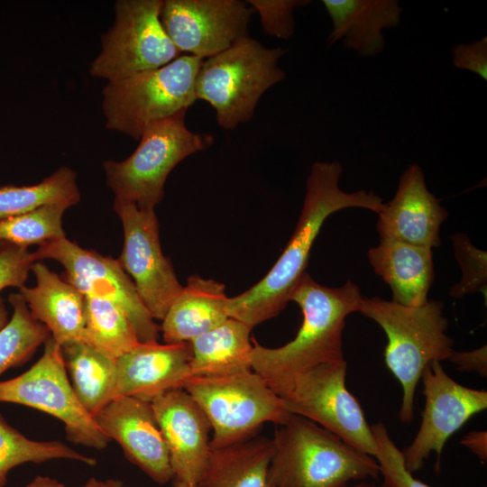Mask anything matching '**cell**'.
<instances>
[{
  "instance_id": "obj_1",
  "label": "cell",
  "mask_w": 487,
  "mask_h": 487,
  "mask_svg": "<svg viewBox=\"0 0 487 487\" xmlns=\"http://www.w3.org/2000/svg\"><path fill=\"white\" fill-rule=\"evenodd\" d=\"M343 165L339 161H316L306 182L301 212L283 252L269 271L246 291L228 298L227 314L252 329L277 315L290 301V294L306 272L313 244L326 219L345 208H363L379 214L382 198L364 189L344 191L339 185Z\"/></svg>"
},
{
  "instance_id": "obj_2",
  "label": "cell",
  "mask_w": 487,
  "mask_h": 487,
  "mask_svg": "<svg viewBox=\"0 0 487 487\" xmlns=\"http://www.w3.org/2000/svg\"><path fill=\"white\" fill-rule=\"evenodd\" d=\"M363 299L360 287L347 280L330 288L305 272L290 294L303 320L296 336L270 348L253 339L252 370L278 395L299 374L325 363L345 359L343 330L348 315L358 312Z\"/></svg>"
},
{
  "instance_id": "obj_3",
  "label": "cell",
  "mask_w": 487,
  "mask_h": 487,
  "mask_svg": "<svg viewBox=\"0 0 487 487\" xmlns=\"http://www.w3.org/2000/svg\"><path fill=\"white\" fill-rule=\"evenodd\" d=\"M444 304L427 300L408 307L378 297L363 299L358 312L376 322L387 336L384 362L402 389L400 420L414 418V399L425 368L432 362L449 359L454 340L446 334L448 320Z\"/></svg>"
},
{
  "instance_id": "obj_4",
  "label": "cell",
  "mask_w": 487,
  "mask_h": 487,
  "mask_svg": "<svg viewBox=\"0 0 487 487\" xmlns=\"http://www.w3.org/2000/svg\"><path fill=\"white\" fill-rule=\"evenodd\" d=\"M271 440L270 477L277 487H344L379 479L374 457L303 417L291 415Z\"/></svg>"
},
{
  "instance_id": "obj_5",
  "label": "cell",
  "mask_w": 487,
  "mask_h": 487,
  "mask_svg": "<svg viewBox=\"0 0 487 487\" xmlns=\"http://www.w3.org/2000/svg\"><path fill=\"white\" fill-rule=\"evenodd\" d=\"M283 54L280 47L266 48L249 36L240 39L202 61L195 84L197 99L215 109L221 127L234 129L249 121L262 95L285 78L278 66Z\"/></svg>"
},
{
  "instance_id": "obj_6",
  "label": "cell",
  "mask_w": 487,
  "mask_h": 487,
  "mask_svg": "<svg viewBox=\"0 0 487 487\" xmlns=\"http://www.w3.org/2000/svg\"><path fill=\"white\" fill-rule=\"evenodd\" d=\"M185 115L183 111L150 122L128 158L104 161L106 183L115 198L154 208L163 198L165 181L174 167L212 144L210 134L188 129Z\"/></svg>"
},
{
  "instance_id": "obj_7",
  "label": "cell",
  "mask_w": 487,
  "mask_h": 487,
  "mask_svg": "<svg viewBox=\"0 0 487 487\" xmlns=\"http://www.w3.org/2000/svg\"><path fill=\"white\" fill-rule=\"evenodd\" d=\"M203 60L189 54L152 70L107 82L102 109L106 127L139 140L145 125L188 110Z\"/></svg>"
},
{
  "instance_id": "obj_8",
  "label": "cell",
  "mask_w": 487,
  "mask_h": 487,
  "mask_svg": "<svg viewBox=\"0 0 487 487\" xmlns=\"http://www.w3.org/2000/svg\"><path fill=\"white\" fill-rule=\"evenodd\" d=\"M183 389L211 425L212 449L252 437L265 423L281 425L292 415L253 370L222 377L191 376Z\"/></svg>"
},
{
  "instance_id": "obj_9",
  "label": "cell",
  "mask_w": 487,
  "mask_h": 487,
  "mask_svg": "<svg viewBox=\"0 0 487 487\" xmlns=\"http://www.w3.org/2000/svg\"><path fill=\"white\" fill-rule=\"evenodd\" d=\"M162 0H118L115 21L101 36V51L89 72L107 82L161 68L179 56L160 14Z\"/></svg>"
},
{
  "instance_id": "obj_10",
  "label": "cell",
  "mask_w": 487,
  "mask_h": 487,
  "mask_svg": "<svg viewBox=\"0 0 487 487\" xmlns=\"http://www.w3.org/2000/svg\"><path fill=\"white\" fill-rule=\"evenodd\" d=\"M345 359L315 366L292 379L278 394L288 410L334 433L374 457L376 443L363 409L346 387Z\"/></svg>"
},
{
  "instance_id": "obj_11",
  "label": "cell",
  "mask_w": 487,
  "mask_h": 487,
  "mask_svg": "<svg viewBox=\"0 0 487 487\" xmlns=\"http://www.w3.org/2000/svg\"><path fill=\"white\" fill-rule=\"evenodd\" d=\"M41 358L21 375L0 381V402L24 405L63 422L68 440L104 449L110 439L81 405L69 379L61 346L50 335Z\"/></svg>"
},
{
  "instance_id": "obj_12",
  "label": "cell",
  "mask_w": 487,
  "mask_h": 487,
  "mask_svg": "<svg viewBox=\"0 0 487 487\" xmlns=\"http://www.w3.org/2000/svg\"><path fill=\"white\" fill-rule=\"evenodd\" d=\"M35 261L51 259L65 269V280L85 297H97L120 306L141 343L158 342L161 326L142 303L118 260L80 247L66 237L48 241L33 253Z\"/></svg>"
},
{
  "instance_id": "obj_13",
  "label": "cell",
  "mask_w": 487,
  "mask_h": 487,
  "mask_svg": "<svg viewBox=\"0 0 487 487\" xmlns=\"http://www.w3.org/2000/svg\"><path fill=\"white\" fill-rule=\"evenodd\" d=\"M114 209L124 229V247L118 260L153 319L162 320L183 286L162 253L154 208L115 198Z\"/></svg>"
},
{
  "instance_id": "obj_14",
  "label": "cell",
  "mask_w": 487,
  "mask_h": 487,
  "mask_svg": "<svg viewBox=\"0 0 487 487\" xmlns=\"http://www.w3.org/2000/svg\"><path fill=\"white\" fill-rule=\"evenodd\" d=\"M421 380L425 407L420 427L403 454L406 468L420 470L432 452L437 455V467L446 443L473 416L487 408V391L465 387L452 379L441 363L432 362Z\"/></svg>"
},
{
  "instance_id": "obj_15",
  "label": "cell",
  "mask_w": 487,
  "mask_h": 487,
  "mask_svg": "<svg viewBox=\"0 0 487 487\" xmlns=\"http://www.w3.org/2000/svg\"><path fill=\"white\" fill-rule=\"evenodd\" d=\"M253 12L239 0H165L160 19L179 52L203 60L247 37Z\"/></svg>"
},
{
  "instance_id": "obj_16",
  "label": "cell",
  "mask_w": 487,
  "mask_h": 487,
  "mask_svg": "<svg viewBox=\"0 0 487 487\" xmlns=\"http://www.w3.org/2000/svg\"><path fill=\"white\" fill-rule=\"evenodd\" d=\"M92 418L110 440L121 446L126 458L156 483L166 484L174 478L169 450L150 401L118 396Z\"/></svg>"
},
{
  "instance_id": "obj_17",
  "label": "cell",
  "mask_w": 487,
  "mask_h": 487,
  "mask_svg": "<svg viewBox=\"0 0 487 487\" xmlns=\"http://www.w3.org/2000/svg\"><path fill=\"white\" fill-rule=\"evenodd\" d=\"M167 445L175 482L197 485L211 453V425L183 389L166 391L151 401Z\"/></svg>"
},
{
  "instance_id": "obj_18",
  "label": "cell",
  "mask_w": 487,
  "mask_h": 487,
  "mask_svg": "<svg viewBox=\"0 0 487 487\" xmlns=\"http://www.w3.org/2000/svg\"><path fill=\"white\" fill-rule=\"evenodd\" d=\"M447 210L427 188L418 163L409 164L400 176L393 198L378 214L376 230L381 240L435 248L441 245L440 227Z\"/></svg>"
},
{
  "instance_id": "obj_19",
  "label": "cell",
  "mask_w": 487,
  "mask_h": 487,
  "mask_svg": "<svg viewBox=\"0 0 487 487\" xmlns=\"http://www.w3.org/2000/svg\"><path fill=\"white\" fill-rule=\"evenodd\" d=\"M190 359L189 343H140L116 360L114 398L131 396L151 402L166 391L183 388L192 376Z\"/></svg>"
},
{
  "instance_id": "obj_20",
  "label": "cell",
  "mask_w": 487,
  "mask_h": 487,
  "mask_svg": "<svg viewBox=\"0 0 487 487\" xmlns=\"http://www.w3.org/2000/svg\"><path fill=\"white\" fill-rule=\"evenodd\" d=\"M32 271L36 285L19 289L32 316L60 346L69 342L85 343V296L41 262H34Z\"/></svg>"
},
{
  "instance_id": "obj_21",
  "label": "cell",
  "mask_w": 487,
  "mask_h": 487,
  "mask_svg": "<svg viewBox=\"0 0 487 487\" xmlns=\"http://www.w3.org/2000/svg\"><path fill=\"white\" fill-rule=\"evenodd\" d=\"M331 22L327 42L337 41L359 56L371 58L385 49L383 31L399 26L402 6L398 0H322Z\"/></svg>"
},
{
  "instance_id": "obj_22",
  "label": "cell",
  "mask_w": 487,
  "mask_h": 487,
  "mask_svg": "<svg viewBox=\"0 0 487 487\" xmlns=\"http://www.w3.org/2000/svg\"><path fill=\"white\" fill-rule=\"evenodd\" d=\"M432 250L381 239L369 249V263L390 286L391 301L408 307H419L427 302L428 291L435 280Z\"/></svg>"
},
{
  "instance_id": "obj_23",
  "label": "cell",
  "mask_w": 487,
  "mask_h": 487,
  "mask_svg": "<svg viewBox=\"0 0 487 487\" xmlns=\"http://www.w3.org/2000/svg\"><path fill=\"white\" fill-rule=\"evenodd\" d=\"M228 298L225 285L192 275L162 319L165 344L189 343L225 322Z\"/></svg>"
},
{
  "instance_id": "obj_24",
  "label": "cell",
  "mask_w": 487,
  "mask_h": 487,
  "mask_svg": "<svg viewBox=\"0 0 487 487\" xmlns=\"http://www.w3.org/2000/svg\"><path fill=\"white\" fill-rule=\"evenodd\" d=\"M271 438L255 435L211 450L196 487H277L270 477Z\"/></svg>"
},
{
  "instance_id": "obj_25",
  "label": "cell",
  "mask_w": 487,
  "mask_h": 487,
  "mask_svg": "<svg viewBox=\"0 0 487 487\" xmlns=\"http://www.w3.org/2000/svg\"><path fill=\"white\" fill-rule=\"evenodd\" d=\"M252 328L228 317L189 342L192 376L222 377L252 371Z\"/></svg>"
},
{
  "instance_id": "obj_26",
  "label": "cell",
  "mask_w": 487,
  "mask_h": 487,
  "mask_svg": "<svg viewBox=\"0 0 487 487\" xmlns=\"http://www.w3.org/2000/svg\"><path fill=\"white\" fill-rule=\"evenodd\" d=\"M61 351L76 396L87 413L94 416L114 398L116 360L83 342L66 343Z\"/></svg>"
},
{
  "instance_id": "obj_27",
  "label": "cell",
  "mask_w": 487,
  "mask_h": 487,
  "mask_svg": "<svg viewBox=\"0 0 487 487\" xmlns=\"http://www.w3.org/2000/svg\"><path fill=\"white\" fill-rule=\"evenodd\" d=\"M85 343L117 360L141 342L124 309L113 301L85 297Z\"/></svg>"
},
{
  "instance_id": "obj_28",
  "label": "cell",
  "mask_w": 487,
  "mask_h": 487,
  "mask_svg": "<svg viewBox=\"0 0 487 487\" xmlns=\"http://www.w3.org/2000/svg\"><path fill=\"white\" fill-rule=\"evenodd\" d=\"M80 201L77 173L62 166L40 183L31 186L13 184L0 188V220H4L47 204H63L69 207Z\"/></svg>"
},
{
  "instance_id": "obj_29",
  "label": "cell",
  "mask_w": 487,
  "mask_h": 487,
  "mask_svg": "<svg viewBox=\"0 0 487 487\" xmlns=\"http://www.w3.org/2000/svg\"><path fill=\"white\" fill-rule=\"evenodd\" d=\"M60 458L76 460L90 466L97 463L95 458L60 441L32 440L11 427L0 414V487L5 486L8 473L17 465Z\"/></svg>"
},
{
  "instance_id": "obj_30",
  "label": "cell",
  "mask_w": 487,
  "mask_h": 487,
  "mask_svg": "<svg viewBox=\"0 0 487 487\" xmlns=\"http://www.w3.org/2000/svg\"><path fill=\"white\" fill-rule=\"evenodd\" d=\"M9 302L14 312L0 329V375L27 362L51 335L48 328L32 316L20 293L11 294Z\"/></svg>"
},
{
  "instance_id": "obj_31",
  "label": "cell",
  "mask_w": 487,
  "mask_h": 487,
  "mask_svg": "<svg viewBox=\"0 0 487 487\" xmlns=\"http://www.w3.org/2000/svg\"><path fill=\"white\" fill-rule=\"evenodd\" d=\"M63 204H47L33 210L0 220V243L28 248L66 237L62 226Z\"/></svg>"
},
{
  "instance_id": "obj_32",
  "label": "cell",
  "mask_w": 487,
  "mask_h": 487,
  "mask_svg": "<svg viewBox=\"0 0 487 487\" xmlns=\"http://www.w3.org/2000/svg\"><path fill=\"white\" fill-rule=\"evenodd\" d=\"M454 254L458 262L462 277L452 286L449 295L460 299L465 295L481 292L486 299L487 253L474 246L468 235L456 233L451 235Z\"/></svg>"
},
{
  "instance_id": "obj_33",
  "label": "cell",
  "mask_w": 487,
  "mask_h": 487,
  "mask_svg": "<svg viewBox=\"0 0 487 487\" xmlns=\"http://www.w3.org/2000/svg\"><path fill=\"white\" fill-rule=\"evenodd\" d=\"M371 427L376 443L374 458L383 482L391 487H429L406 468L402 451L391 437L386 426L377 422Z\"/></svg>"
},
{
  "instance_id": "obj_34",
  "label": "cell",
  "mask_w": 487,
  "mask_h": 487,
  "mask_svg": "<svg viewBox=\"0 0 487 487\" xmlns=\"http://www.w3.org/2000/svg\"><path fill=\"white\" fill-rule=\"evenodd\" d=\"M256 11L264 32L270 36L288 40L295 32L294 10L310 4L308 0H249Z\"/></svg>"
},
{
  "instance_id": "obj_35",
  "label": "cell",
  "mask_w": 487,
  "mask_h": 487,
  "mask_svg": "<svg viewBox=\"0 0 487 487\" xmlns=\"http://www.w3.org/2000/svg\"><path fill=\"white\" fill-rule=\"evenodd\" d=\"M34 262L33 253L28 248L0 243V291L24 286Z\"/></svg>"
},
{
  "instance_id": "obj_36",
  "label": "cell",
  "mask_w": 487,
  "mask_h": 487,
  "mask_svg": "<svg viewBox=\"0 0 487 487\" xmlns=\"http://www.w3.org/2000/svg\"><path fill=\"white\" fill-rule=\"evenodd\" d=\"M452 64L458 69L468 70L487 81V37L451 47Z\"/></svg>"
},
{
  "instance_id": "obj_37",
  "label": "cell",
  "mask_w": 487,
  "mask_h": 487,
  "mask_svg": "<svg viewBox=\"0 0 487 487\" xmlns=\"http://www.w3.org/2000/svg\"><path fill=\"white\" fill-rule=\"evenodd\" d=\"M448 361L458 371L475 372L482 377L487 376V346L484 345L471 351L454 350Z\"/></svg>"
},
{
  "instance_id": "obj_38",
  "label": "cell",
  "mask_w": 487,
  "mask_h": 487,
  "mask_svg": "<svg viewBox=\"0 0 487 487\" xmlns=\"http://www.w3.org/2000/svg\"><path fill=\"white\" fill-rule=\"evenodd\" d=\"M461 444L474 454L482 463L487 461V432L472 431L461 440Z\"/></svg>"
},
{
  "instance_id": "obj_39",
  "label": "cell",
  "mask_w": 487,
  "mask_h": 487,
  "mask_svg": "<svg viewBox=\"0 0 487 487\" xmlns=\"http://www.w3.org/2000/svg\"><path fill=\"white\" fill-rule=\"evenodd\" d=\"M25 487H66L55 479L49 476H36ZM84 487H106V482L98 481L96 478H90Z\"/></svg>"
},
{
  "instance_id": "obj_40",
  "label": "cell",
  "mask_w": 487,
  "mask_h": 487,
  "mask_svg": "<svg viewBox=\"0 0 487 487\" xmlns=\"http://www.w3.org/2000/svg\"><path fill=\"white\" fill-rule=\"evenodd\" d=\"M344 487H391L389 486L388 484L382 482V483H380V484H376V483H370V482H367L365 481H361L357 483H354L353 485H350V484H347Z\"/></svg>"
},
{
  "instance_id": "obj_41",
  "label": "cell",
  "mask_w": 487,
  "mask_h": 487,
  "mask_svg": "<svg viewBox=\"0 0 487 487\" xmlns=\"http://www.w3.org/2000/svg\"><path fill=\"white\" fill-rule=\"evenodd\" d=\"M7 323V310L0 299V329Z\"/></svg>"
},
{
  "instance_id": "obj_42",
  "label": "cell",
  "mask_w": 487,
  "mask_h": 487,
  "mask_svg": "<svg viewBox=\"0 0 487 487\" xmlns=\"http://www.w3.org/2000/svg\"><path fill=\"white\" fill-rule=\"evenodd\" d=\"M106 487H128L124 485L121 481L117 480H107L106 482Z\"/></svg>"
},
{
  "instance_id": "obj_43",
  "label": "cell",
  "mask_w": 487,
  "mask_h": 487,
  "mask_svg": "<svg viewBox=\"0 0 487 487\" xmlns=\"http://www.w3.org/2000/svg\"><path fill=\"white\" fill-rule=\"evenodd\" d=\"M174 487H196V485L175 482Z\"/></svg>"
}]
</instances>
